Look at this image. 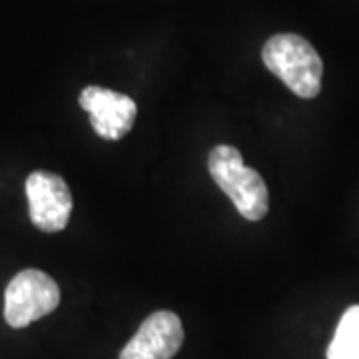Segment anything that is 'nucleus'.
Listing matches in <instances>:
<instances>
[{
	"label": "nucleus",
	"instance_id": "obj_1",
	"mask_svg": "<svg viewBox=\"0 0 359 359\" xmlns=\"http://www.w3.org/2000/svg\"><path fill=\"white\" fill-rule=\"evenodd\" d=\"M208 172L218 188L231 200L240 216L259 222L268 214L269 194L264 178L254 168L245 166L238 148L219 144L208 156Z\"/></svg>",
	"mask_w": 359,
	"mask_h": 359
},
{
	"label": "nucleus",
	"instance_id": "obj_2",
	"mask_svg": "<svg viewBox=\"0 0 359 359\" xmlns=\"http://www.w3.org/2000/svg\"><path fill=\"white\" fill-rule=\"evenodd\" d=\"M262 60L273 76L299 98H316L321 90V62L318 50L299 34H276L264 44Z\"/></svg>",
	"mask_w": 359,
	"mask_h": 359
},
{
	"label": "nucleus",
	"instance_id": "obj_3",
	"mask_svg": "<svg viewBox=\"0 0 359 359\" xmlns=\"http://www.w3.org/2000/svg\"><path fill=\"white\" fill-rule=\"evenodd\" d=\"M60 304V287L40 269H22L4 292V320L11 327H26L52 313Z\"/></svg>",
	"mask_w": 359,
	"mask_h": 359
},
{
	"label": "nucleus",
	"instance_id": "obj_4",
	"mask_svg": "<svg viewBox=\"0 0 359 359\" xmlns=\"http://www.w3.org/2000/svg\"><path fill=\"white\" fill-rule=\"evenodd\" d=\"M25 188L32 224L46 233L65 230L74 204L65 178L46 170H36L26 178Z\"/></svg>",
	"mask_w": 359,
	"mask_h": 359
},
{
	"label": "nucleus",
	"instance_id": "obj_5",
	"mask_svg": "<svg viewBox=\"0 0 359 359\" xmlns=\"http://www.w3.org/2000/svg\"><path fill=\"white\" fill-rule=\"evenodd\" d=\"M80 106L90 114V124L104 140H120L134 128L138 106L116 90L86 86L80 94Z\"/></svg>",
	"mask_w": 359,
	"mask_h": 359
},
{
	"label": "nucleus",
	"instance_id": "obj_6",
	"mask_svg": "<svg viewBox=\"0 0 359 359\" xmlns=\"http://www.w3.org/2000/svg\"><path fill=\"white\" fill-rule=\"evenodd\" d=\"M184 344L182 320L160 309L142 321L138 332L120 351V359H172Z\"/></svg>",
	"mask_w": 359,
	"mask_h": 359
},
{
	"label": "nucleus",
	"instance_id": "obj_7",
	"mask_svg": "<svg viewBox=\"0 0 359 359\" xmlns=\"http://www.w3.org/2000/svg\"><path fill=\"white\" fill-rule=\"evenodd\" d=\"M327 359H359V306L346 309L327 347Z\"/></svg>",
	"mask_w": 359,
	"mask_h": 359
}]
</instances>
